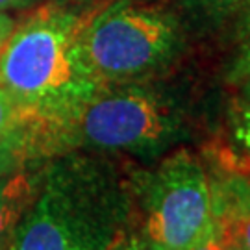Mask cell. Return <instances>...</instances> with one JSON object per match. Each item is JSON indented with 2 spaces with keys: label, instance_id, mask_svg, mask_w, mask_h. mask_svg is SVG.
I'll return each instance as SVG.
<instances>
[{
  "label": "cell",
  "instance_id": "cell-3",
  "mask_svg": "<svg viewBox=\"0 0 250 250\" xmlns=\"http://www.w3.org/2000/svg\"><path fill=\"white\" fill-rule=\"evenodd\" d=\"M188 109L158 78L104 85L83 107L72 148L156 161L188 137Z\"/></svg>",
  "mask_w": 250,
  "mask_h": 250
},
{
  "label": "cell",
  "instance_id": "cell-2",
  "mask_svg": "<svg viewBox=\"0 0 250 250\" xmlns=\"http://www.w3.org/2000/svg\"><path fill=\"white\" fill-rule=\"evenodd\" d=\"M128 228V169L106 154L71 150L45 165L9 250H106Z\"/></svg>",
  "mask_w": 250,
  "mask_h": 250
},
{
  "label": "cell",
  "instance_id": "cell-1",
  "mask_svg": "<svg viewBox=\"0 0 250 250\" xmlns=\"http://www.w3.org/2000/svg\"><path fill=\"white\" fill-rule=\"evenodd\" d=\"M97 8L48 2L15 22L0 52V89L22 109L62 130H72L104 85L83 52V32Z\"/></svg>",
  "mask_w": 250,
  "mask_h": 250
},
{
  "label": "cell",
  "instance_id": "cell-17",
  "mask_svg": "<svg viewBox=\"0 0 250 250\" xmlns=\"http://www.w3.org/2000/svg\"><path fill=\"white\" fill-rule=\"evenodd\" d=\"M219 237H221V235H219ZM221 241H223V245L226 247V250H247L241 243L232 239V237H221Z\"/></svg>",
  "mask_w": 250,
  "mask_h": 250
},
{
  "label": "cell",
  "instance_id": "cell-13",
  "mask_svg": "<svg viewBox=\"0 0 250 250\" xmlns=\"http://www.w3.org/2000/svg\"><path fill=\"white\" fill-rule=\"evenodd\" d=\"M215 233L221 237H232V239L241 243L247 250H250V215L241 221H235L223 230H215Z\"/></svg>",
  "mask_w": 250,
  "mask_h": 250
},
{
  "label": "cell",
  "instance_id": "cell-16",
  "mask_svg": "<svg viewBox=\"0 0 250 250\" xmlns=\"http://www.w3.org/2000/svg\"><path fill=\"white\" fill-rule=\"evenodd\" d=\"M191 250H226V247L223 245L221 237L213 232L211 235H208L204 241L198 243L197 247H193Z\"/></svg>",
  "mask_w": 250,
  "mask_h": 250
},
{
  "label": "cell",
  "instance_id": "cell-15",
  "mask_svg": "<svg viewBox=\"0 0 250 250\" xmlns=\"http://www.w3.org/2000/svg\"><path fill=\"white\" fill-rule=\"evenodd\" d=\"M39 0H0V13H9L17 9H26L37 4Z\"/></svg>",
  "mask_w": 250,
  "mask_h": 250
},
{
  "label": "cell",
  "instance_id": "cell-18",
  "mask_svg": "<svg viewBox=\"0 0 250 250\" xmlns=\"http://www.w3.org/2000/svg\"><path fill=\"white\" fill-rule=\"evenodd\" d=\"M72 2H76V4H93L97 0H72Z\"/></svg>",
  "mask_w": 250,
  "mask_h": 250
},
{
  "label": "cell",
  "instance_id": "cell-14",
  "mask_svg": "<svg viewBox=\"0 0 250 250\" xmlns=\"http://www.w3.org/2000/svg\"><path fill=\"white\" fill-rule=\"evenodd\" d=\"M13 28H15V19L9 13H0V52L6 45L9 34L13 32Z\"/></svg>",
  "mask_w": 250,
  "mask_h": 250
},
{
  "label": "cell",
  "instance_id": "cell-5",
  "mask_svg": "<svg viewBox=\"0 0 250 250\" xmlns=\"http://www.w3.org/2000/svg\"><path fill=\"white\" fill-rule=\"evenodd\" d=\"M132 228L165 250H191L215 232L200 154L176 146L150 169H128Z\"/></svg>",
  "mask_w": 250,
  "mask_h": 250
},
{
  "label": "cell",
  "instance_id": "cell-9",
  "mask_svg": "<svg viewBox=\"0 0 250 250\" xmlns=\"http://www.w3.org/2000/svg\"><path fill=\"white\" fill-rule=\"evenodd\" d=\"M235 93L228 106V125L239 152L250 158V80L237 83Z\"/></svg>",
  "mask_w": 250,
  "mask_h": 250
},
{
  "label": "cell",
  "instance_id": "cell-6",
  "mask_svg": "<svg viewBox=\"0 0 250 250\" xmlns=\"http://www.w3.org/2000/svg\"><path fill=\"white\" fill-rule=\"evenodd\" d=\"M71 152L62 130L22 109L0 89V176L45 165Z\"/></svg>",
  "mask_w": 250,
  "mask_h": 250
},
{
  "label": "cell",
  "instance_id": "cell-11",
  "mask_svg": "<svg viewBox=\"0 0 250 250\" xmlns=\"http://www.w3.org/2000/svg\"><path fill=\"white\" fill-rule=\"evenodd\" d=\"M237 15H239V22H237L235 54H233L232 67L228 71V80L232 83L250 80V0Z\"/></svg>",
  "mask_w": 250,
  "mask_h": 250
},
{
  "label": "cell",
  "instance_id": "cell-4",
  "mask_svg": "<svg viewBox=\"0 0 250 250\" xmlns=\"http://www.w3.org/2000/svg\"><path fill=\"white\" fill-rule=\"evenodd\" d=\"M184 46V21L152 0H115L97 8L83 32V52L102 85L160 78Z\"/></svg>",
  "mask_w": 250,
  "mask_h": 250
},
{
  "label": "cell",
  "instance_id": "cell-7",
  "mask_svg": "<svg viewBox=\"0 0 250 250\" xmlns=\"http://www.w3.org/2000/svg\"><path fill=\"white\" fill-rule=\"evenodd\" d=\"M211 198L215 230L250 215V158L226 145H209L200 152Z\"/></svg>",
  "mask_w": 250,
  "mask_h": 250
},
{
  "label": "cell",
  "instance_id": "cell-12",
  "mask_svg": "<svg viewBox=\"0 0 250 250\" xmlns=\"http://www.w3.org/2000/svg\"><path fill=\"white\" fill-rule=\"evenodd\" d=\"M106 250H165V249H161L160 245H156V243L148 241L145 235H141L134 228H128Z\"/></svg>",
  "mask_w": 250,
  "mask_h": 250
},
{
  "label": "cell",
  "instance_id": "cell-10",
  "mask_svg": "<svg viewBox=\"0 0 250 250\" xmlns=\"http://www.w3.org/2000/svg\"><path fill=\"white\" fill-rule=\"evenodd\" d=\"M191 19L204 24H219L241 11L249 0H180Z\"/></svg>",
  "mask_w": 250,
  "mask_h": 250
},
{
  "label": "cell",
  "instance_id": "cell-8",
  "mask_svg": "<svg viewBox=\"0 0 250 250\" xmlns=\"http://www.w3.org/2000/svg\"><path fill=\"white\" fill-rule=\"evenodd\" d=\"M45 165L0 176V250L11 247L19 224L39 193Z\"/></svg>",
  "mask_w": 250,
  "mask_h": 250
}]
</instances>
